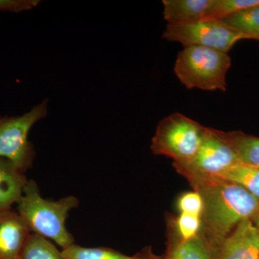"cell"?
Instances as JSON below:
<instances>
[{
  "instance_id": "30bf717a",
  "label": "cell",
  "mask_w": 259,
  "mask_h": 259,
  "mask_svg": "<svg viewBox=\"0 0 259 259\" xmlns=\"http://www.w3.org/2000/svg\"><path fill=\"white\" fill-rule=\"evenodd\" d=\"M28 181L25 172L13 162L0 158V212L18 203Z\"/></svg>"
},
{
  "instance_id": "ba28073f",
  "label": "cell",
  "mask_w": 259,
  "mask_h": 259,
  "mask_svg": "<svg viewBox=\"0 0 259 259\" xmlns=\"http://www.w3.org/2000/svg\"><path fill=\"white\" fill-rule=\"evenodd\" d=\"M214 259H259V230L245 220L215 246Z\"/></svg>"
},
{
  "instance_id": "277c9868",
  "label": "cell",
  "mask_w": 259,
  "mask_h": 259,
  "mask_svg": "<svg viewBox=\"0 0 259 259\" xmlns=\"http://www.w3.org/2000/svg\"><path fill=\"white\" fill-rule=\"evenodd\" d=\"M208 127L180 112L160 121L152 139L151 149L156 155L174 160V164H186L193 159Z\"/></svg>"
},
{
  "instance_id": "e0dca14e",
  "label": "cell",
  "mask_w": 259,
  "mask_h": 259,
  "mask_svg": "<svg viewBox=\"0 0 259 259\" xmlns=\"http://www.w3.org/2000/svg\"><path fill=\"white\" fill-rule=\"evenodd\" d=\"M21 259H64L61 251L50 240L30 233L25 246Z\"/></svg>"
},
{
  "instance_id": "8992f818",
  "label": "cell",
  "mask_w": 259,
  "mask_h": 259,
  "mask_svg": "<svg viewBox=\"0 0 259 259\" xmlns=\"http://www.w3.org/2000/svg\"><path fill=\"white\" fill-rule=\"evenodd\" d=\"M162 37L188 47L209 48L227 53L239 40L248 39L221 20L203 18L191 23L168 24Z\"/></svg>"
},
{
  "instance_id": "5bb4252c",
  "label": "cell",
  "mask_w": 259,
  "mask_h": 259,
  "mask_svg": "<svg viewBox=\"0 0 259 259\" xmlns=\"http://www.w3.org/2000/svg\"><path fill=\"white\" fill-rule=\"evenodd\" d=\"M64 259H154L155 255L151 248H145L134 255H127L105 247L87 248L73 244L61 250Z\"/></svg>"
},
{
  "instance_id": "5b68a950",
  "label": "cell",
  "mask_w": 259,
  "mask_h": 259,
  "mask_svg": "<svg viewBox=\"0 0 259 259\" xmlns=\"http://www.w3.org/2000/svg\"><path fill=\"white\" fill-rule=\"evenodd\" d=\"M47 113L48 101L45 100L23 115L0 117V158L13 162L23 172L31 168L35 151L29 141V133Z\"/></svg>"
},
{
  "instance_id": "8fae6325",
  "label": "cell",
  "mask_w": 259,
  "mask_h": 259,
  "mask_svg": "<svg viewBox=\"0 0 259 259\" xmlns=\"http://www.w3.org/2000/svg\"><path fill=\"white\" fill-rule=\"evenodd\" d=\"M212 0H163V18L168 24L191 23L203 19Z\"/></svg>"
},
{
  "instance_id": "ffe728a7",
  "label": "cell",
  "mask_w": 259,
  "mask_h": 259,
  "mask_svg": "<svg viewBox=\"0 0 259 259\" xmlns=\"http://www.w3.org/2000/svg\"><path fill=\"white\" fill-rule=\"evenodd\" d=\"M180 212L190 213L202 216L203 202L198 192H190L182 194L178 201Z\"/></svg>"
},
{
  "instance_id": "9c48e42d",
  "label": "cell",
  "mask_w": 259,
  "mask_h": 259,
  "mask_svg": "<svg viewBox=\"0 0 259 259\" xmlns=\"http://www.w3.org/2000/svg\"><path fill=\"white\" fill-rule=\"evenodd\" d=\"M31 231L18 212H0V259H21Z\"/></svg>"
},
{
  "instance_id": "4fadbf2b",
  "label": "cell",
  "mask_w": 259,
  "mask_h": 259,
  "mask_svg": "<svg viewBox=\"0 0 259 259\" xmlns=\"http://www.w3.org/2000/svg\"><path fill=\"white\" fill-rule=\"evenodd\" d=\"M218 134L234 150L240 162L259 167L258 137L240 131L231 132L218 131Z\"/></svg>"
},
{
  "instance_id": "6da1fadb",
  "label": "cell",
  "mask_w": 259,
  "mask_h": 259,
  "mask_svg": "<svg viewBox=\"0 0 259 259\" xmlns=\"http://www.w3.org/2000/svg\"><path fill=\"white\" fill-rule=\"evenodd\" d=\"M203 202L202 223L217 245L245 220L259 211V201L236 184L220 178H188Z\"/></svg>"
},
{
  "instance_id": "44dd1931",
  "label": "cell",
  "mask_w": 259,
  "mask_h": 259,
  "mask_svg": "<svg viewBox=\"0 0 259 259\" xmlns=\"http://www.w3.org/2000/svg\"><path fill=\"white\" fill-rule=\"evenodd\" d=\"M39 0H0V11L20 13L36 8Z\"/></svg>"
},
{
  "instance_id": "52a82bcc",
  "label": "cell",
  "mask_w": 259,
  "mask_h": 259,
  "mask_svg": "<svg viewBox=\"0 0 259 259\" xmlns=\"http://www.w3.org/2000/svg\"><path fill=\"white\" fill-rule=\"evenodd\" d=\"M234 150L218 134L208 128L197 154L186 164H174L177 171L188 178H219L233 165L239 163Z\"/></svg>"
},
{
  "instance_id": "2e32d148",
  "label": "cell",
  "mask_w": 259,
  "mask_h": 259,
  "mask_svg": "<svg viewBox=\"0 0 259 259\" xmlns=\"http://www.w3.org/2000/svg\"><path fill=\"white\" fill-rule=\"evenodd\" d=\"M221 21L248 39L259 40V4L226 17Z\"/></svg>"
},
{
  "instance_id": "ac0fdd59",
  "label": "cell",
  "mask_w": 259,
  "mask_h": 259,
  "mask_svg": "<svg viewBox=\"0 0 259 259\" xmlns=\"http://www.w3.org/2000/svg\"><path fill=\"white\" fill-rule=\"evenodd\" d=\"M259 4V0H212L204 18L221 20Z\"/></svg>"
},
{
  "instance_id": "7402d4cb",
  "label": "cell",
  "mask_w": 259,
  "mask_h": 259,
  "mask_svg": "<svg viewBox=\"0 0 259 259\" xmlns=\"http://www.w3.org/2000/svg\"><path fill=\"white\" fill-rule=\"evenodd\" d=\"M251 221L253 222V225L259 230V211L255 214L254 217L252 218Z\"/></svg>"
},
{
  "instance_id": "7a4b0ae2",
  "label": "cell",
  "mask_w": 259,
  "mask_h": 259,
  "mask_svg": "<svg viewBox=\"0 0 259 259\" xmlns=\"http://www.w3.org/2000/svg\"><path fill=\"white\" fill-rule=\"evenodd\" d=\"M18 213L31 233L55 242L63 249L74 244V238L66 227V221L71 209L79 206L74 196L59 200L44 199L36 182H27L18 203Z\"/></svg>"
},
{
  "instance_id": "3957f363",
  "label": "cell",
  "mask_w": 259,
  "mask_h": 259,
  "mask_svg": "<svg viewBox=\"0 0 259 259\" xmlns=\"http://www.w3.org/2000/svg\"><path fill=\"white\" fill-rule=\"evenodd\" d=\"M231 66L227 53L201 47L184 48L177 56L175 72L189 90H227L226 75Z\"/></svg>"
},
{
  "instance_id": "9a60e30c",
  "label": "cell",
  "mask_w": 259,
  "mask_h": 259,
  "mask_svg": "<svg viewBox=\"0 0 259 259\" xmlns=\"http://www.w3.org/2000/svg\"><path fill=\"white\" fill-rule=\"evenodd\" d=\"M219 178L241 186L259 201V167L239 162Z\"/></svg>"
},
{
  "instance_id": "d6986e66",
  "label": "cell",
  "mask_w": 259,
  "mask_h": 259,
  "mask_svg": "<svg viewBox=\"0 0 259 259\" xmlns=\"http://www.w3.org/2000/svg\"><path fill=\"white\" fill-rule=\"evenodd\" d=\"M202 225V216L181 212L177 218V228L181 241L192 239L199 235Z\"/></svg>"
},
{
  "instance_id": "603a6c76",
  "label": "cell",
  "mask_w": 259,
  "mask_h": 259,
  "mask_svg": "<svg viewBox=\"0 0 259 259\" xmlns=\"http://www.w3.org/2000/svg\"><path fill=\"white\" fill-rule=\"evenodd\" d=\"M154 259H161L160 257L156 256Z\"/></svg>"
},
{
  "instance_id": "7c38bea8",
  "label": "cell",
  "mask_w": 259,
  "mask_h": 259,
  "mask_svg": "<svg viewBox=\"0 0 259 259\" xmlns=\"http://www.w3.org/2000/svg\"><path fill=\"white\" fill-rule=\"evenodd\" d=\"M215 245L202 235L172 243L164 259H214Z\"/></svg>"
}]
</instances>
